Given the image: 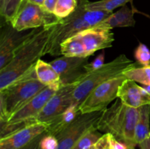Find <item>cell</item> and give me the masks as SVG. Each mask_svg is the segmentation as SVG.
Listing matches in <instances>:
<instances>
[{"instance_id":"7","label":"cell","mask_w":150,"mask_h":149,"mask_svg":"<svg viewBox=\"0 0 150 149\" xmlns=\"http://www.w3.org/2000/svg\"><path fill=\"white\" fill-rule=\"evenodd\" d=\"M126 78L122 74L95 88L79 106L81 114L105 110L113 100L118 98L119 89Z\"/></svg>"},{"instance_id":"16","label":"cell","mask_w":150,"mask_h":149,"mask_svg":"<svg viewBox=\"0 0 150 149\" xmlns=\"http://www.w3.org/2000/svg\"><path fill=\"white\" fill-rule=\"evenodd\" d=\"M80 115H81V112L79 107L72 105L62 113L47 122L48 127L45 132L56 137L70 126Z\"/></svg>"},{"instance_id":"11","label":"cell","mask_w":150,"mask_h":149,"mask_svg":"<svg viewBox=\"0 0 150 149\" xmlns=\"http://www.w3.org/2000/svg\"><path fill=\"white\" fill-rule=\"evenodd\" d=\"M89 63V57H66L56 58L50 64L59 75L62 86L81 81L88 74L85 65Z\"/></svg>"},{"instance_id":"27","label":"cell","mask_w":150,"mask_h":149,"mask_svg":"<svg viewBox=\"0 0 150 149\" xmlns=\"http://www.w3.org/2000/svg\"><path fill=\"white\" fill-rule=\"evenodd\" d=\"M58 147V140L57 137L46 132L42 134L40 141V149H57Z\"/></svg>"},{"instance_id":"8","label":"cell","mask_w":150,"mask_h":149,"mask_svg":"<svg viewBox=\"0 0 150 149\" xmlns=\"http://www.w3.org/2000/svg\"><path fill=\"white\" fill-rule=\"evenodd\" d=\"M59 20L54 13H48L42 6L25 0L11 26L18 32L44 27Z\"/></svg>"},{"instance_id":"4","label":"cell","mask_w":150,"mask_h":149,"mask_svg":"<svg viewBox=\"0 0 150 149\" xmlns=\"http://www.w3.org/2000/svg\"><path fill=\"white\" fill-rule=\"evenodd\" d=\"M136 67V63L127 58L125 54H121L113 61L104 64L95 71L88 73L74 90L73 105L79 107L95 88Z\"/></svg>"},{"instance_id":"31","label":"cell","mask_w":150,"mask_h":149,"mask_svg":"<svg viewBox=\"0 0 150 149\" xmlns=\"http://www.w3.org/2000/svg\"><path fill=\"white\" fill-rule=\"evenodd\" d=\"M111 149H127V145L122 142L114 138L111 134Z\"/></svg>"},{"instance_id":"34","label":"cell","mask_w":150,"mask_h":149,"mask_svg":"<svg viewBox=\"0 0 150 149\" xmlns=\"http://www.w3.org/2000/svg\"><path fill=\"white\" fill-rule=\"evenodd\" d=\"M26 1H30V2H32V3H35V4H39V5L40 6H42V4H43V2H44V0H26Z\"/></svg>"},{"instance_id":"13","label":"cell","mask_w":150,"mask_h":149,"mask_svg":"<svg viewBox=\"0 0 150 149\" xmlns=\"http://www.w3.org/2000/svg\"><path fill=\"white\" fill-rule=\"evenodd\" d=\"M81 37L88 56L99 50L112 46L114 41V33L111 29L95 26L79 33Z\"/></svg>"},{"instance_id":"5","label":"cell","mask_w":150,"mask_h":149,"mask_svg":"<svg viewBox=\"0 0 150 149\" xmlns=\"http://www.w3.org/2000/svg\"><path fill=\"white\" fill-rule=\"evenodd\" d=\"M88 0H79L77 8L68 17L59 19L52 25L44 54L57 56L61 54V44L68 38L91 28L85 17Z\"/></svg>"},{"instance_id":"9","label":"cell","mask_w":150,"mask_h":149,"mask_svg":"<svg viewBox=\"0 0 150 149\" xmlns=\"http://www.w3.org/2000/svg\"><path fill=\"white\" fill-rule=\"evenodd\" d=\"M103 111L79 115L70 126L56 136L58 140L57 149H73L83 134L92 129H98V122Z\"/></svg>"},{"instance_id":"23","label":"cell","mask_w":150,"mask_h":149,"mask_svg":"<svg viewBox=\"0 0 150 149\" xmlns=\"http://www.w3.org/2000/svg\"><path fill=\"white\" fill-rule=\"evenodd\" d=\"M131 1L132 0H100L94 2L88 1L86 4V7L89 10H103L112 13L114 9L122 7Z\"/></svg>"},{"instance_id":"22","label":"cell","mask_w":150,"mask_h":149,"mask_svg":"<svg viewBox=\"0 0 150 149\" xmlns=\"http://www.w3.org/2000/svg\"><path fill=\"white\" fill-rule=\"evenodd\" d=\"M25 0H0V14L7 24L13 23Z\"/></svg>"},{"instance_id":"28","label":"cell","mask_w":150,"mask_h":149,"mask_svg":"<svg viewBox=\"0 0 150 149\" xmlns=\"http://www.w3.org/2000/svg\"><path fill=\"white\" fill-rule=\"evenodd\" d=\"M104 60H105V53L102 52L101 53H100L99 55L95 58V60H93L92 62L87 63V64L85 65V70H86V71L88 73L95 71V70L101 67L104 64H105V63H104Z\"/></svg>"},{"instance_id":"17","label":"cell","mask_w":150,"mask_h":149,"mask_svg":"<svg viewBox=\"0 0 150 149\" xmlns=\"http://www.w3.org/2000/svg\"><path fill=\"white\" fill-rule=\"evenodd\" d=\"M136 24L134 18V12L128 6H122L120 10L111 13L107 18L103 20L96 26L114 29V28L130 27Z\"/></svg>"},{"instance_id":"36","label":"cell","mask_w":150,"mask_h":149,"mask_svg":"<svg viewBox=\"0 0 150 149\" xmlns=\"http://www.w3.org/2000/svg\"><path fill=\"white\" fill-rule=\"evenodd\" d=\"M127 149H135V147H133V146H127Z\"/></svg>"},{"instance_id":"3","label":"cell","mask_w":150,"mask_h":149,"mask_svg":"<svg viewBox=\"0 0 150 149\" xmlns=\"http://www.w3.org/2000/svg\"><path fill=\"white\" fill-rule=\"evenodd\" d=\"M45 87L38 80L35 68L0 91V120L5 123Z\"/></svg>"},{"instance_id":"35","label":"cell","mask_w":150,"mask_h":149,"mask_svg":"<svg viewBox=\"0 0 150 149\" xmlns=\"http://www.w3.org/2000/svg\"><path fill=\"white\" fill-rule=\"evenodd\" d=\"M89 149H98V148L96 147V145H93V146H92V147L90 148H89Z\"/></svg>"},{"instance_id":"32","label":"cell","mask_w":150,"mask_h":149,"mask_svg":"<svg viewBox=\"0 0 150 149\" xmlns=\"http://www.w3.org/2000/svg\"><path fill=\"white\" fill-rule=\"evenodd\" d=\"M42 134H41L39 137L35 138L33 141H32L30 143H29L27 145L24 146V147L22 148L21 149H40V139L41 137H42Z\"/></svg>"},{"instance_id":"20","label":"cell","mask_w":150,"mask_h":149,"mask_svg":"<svg viewBox=\"0 0 150 149\" xmlns=\"http://www.w3.org/2000/svg\"><path fill=\"white\" fill-rule=\"evenodd\" d=\"M139 117L135 129V140L137 145L150 136V105L139 108Z\"/></svg>"},{"instance_id":"19","label":"cell","mask_w":150,"mask_h":149,"mask_svg":"<svg viewBox=\"0 0 150 149\" xmlns=\"http://www.w3.org/2000/svg\"><path fill=\"white\" fill-rule=\"evenodd\" d=\"M61 54L66 57H89L79 34L64 40L61 44Z\"/></svg>"},{"instance_id":"25","label":"cell","mask_w":150,"mask_h":149,"mask_svg":"<svg viewBox=\"0 0 150 149\" xmlns=\"http://www.w3.org/2000/svg\"><path fill=\"white\" fill-rule=\"evenodd\" d=\"M103 134L98 129H92L83 134L76 143L73 149H89L95 145Z\"/></svg>"},{"instance_id":"12","label":"cell","mask_w":150,"mask_h":149,"mask_svg":"<svg viewBox=\"0 0 150 149\" xmlns=\"http://www.w3.org/2000/svg\"><path fill=\"white\" fill-rule=\"evenodd\" d=\"M48 124L34 122L0 138V149H21L46 131Z\"/></svg>"},{"instance_id":"33","label":"cell","mask_w":150,"mask_h":149,"mask_svg":"<svg viewBox=\"0 0 150 149\" xmlns=\"http://www.w3.org/2000/svg\"><path fill=\"white\" fill-rule=\"evenodd\" d=\"M139 145L141 149H150V136Z\"/></svg>"},{"instance_id":"2","label":"cell","mask_w":150,"mask_h":149,"mask_svg":"<svg viewBox=\"0 0 150 149\" xmlns=\"http://www.w3.org/2000/svg\"><path fill=\"white\" fill-rule=\"evenodd\" d=\"M140 109L125 105L117 98L110 108L103 111L98 122V129L111 134L114 138L127 146L137 145L135 140V129Z\"/></svg>"},{"instance_id":"14","label":"cell","mask_w":150,"mask_h":149,"mask_svg":"<svg viewBox=\"0 0 150 149\" xmlns=\"http://www.w3.org/2000/svg\"><path fill=\"white\" fill-rule=\"evenodd\" d=\"M118 98L129 107L139 108L144 105H150V94L136 82L126 78L120 86Z\"/></svg>"},{"instance_id":"10","label":"cell","mask_w":150,"mask_h":149,"mask_svg":"<svg viewBox=\"0 0 150 149\" xmlns=\"http://www.w3.org/2000/svg\"><path fill=\"white\" fill-rule=\"evenodd\" d=\"M80 82L62 86L36 117L35 122H48L72 106L73 104V92Z\"/></svg>"},{"instance_id":"1","label":"cell","mask_w":150,"mask_h":149,"mask_svg":"<svg viewBox=\"0 0 150 149\" xmlns=\"http://www.w3.org/2000/svg\"><path fill=\"white\" fill-rule=\"evenodd\" d=\"M52 25L32 29L15 52L11 61L0 70V91L3 90L35 68L45 56V46Z\"/></svg>"},{"instance_id":"6","label":"cell","mask_w":150,"mask_h":149,"mask_svg":"<svg viewBox=\"0 0 150 149\" xmlns=\"http://www.w3.org/2000/svg\"><path fill=\"white\" fill-rule=\"evenodd\" d=\"M61 86L60 83L45 86L26 105L10 116L7 122L1 123V137L35 122L36 117Z\"/></svg>"},{"instance_id":"26","label":"cell","mask_w":150,"mask_h":149,"mask_svg":"<svg viewBox=\"0 0 150 149\" xmlns=\"http://www.w3.org/2000/svg\"><path fill=\"white\" fill-rule=\"evenodd\" d=\"M134 56L139 64L142 66L150 65V51L146 45L139 44L135 50Z\"/></svg>"},{"instance_id":"18","label":"cell","mask_w":150,"mask_h":149,"mask_svg":"<svg viewBox=\"0 0 150 149\" xmlns=\"http://www.w3.org/2000/svg\"><path fill=\"white\" fill-rule=\"evenodd\" d=\"M35 74L38 80L45 86L60 83V77L58 73L50 63L43 60H38L35 65Z\"/></svg>"},{"instance_id":"29","label":"cell","mask_w":150,"mask_h":149,"mask_svg":"<svg viewBox=\"0 0 150 149\" xmlns=\"http://www.w3.org/2000/svg\"><path fill=\"white\" fill-rule=\"evenodd\" d=\"M98 149H111V134L105 133L95 144Z\"/></svg>"},{"instance_id":"21","label":"cell","mask_w":150,"mask_h":149,"mask_svg":"<svg viewBox=\"0 0 150 149\" xmlns=\"http://www.w3.org/2000/svg\"><path fill=\"white\" fill-rule=\"evenodd\" d=\"M123 74L127 79L143 85L142 87L150 94V65L130 69Z\"/></svg>"},{"instance_id":"24","label":"cell","mask_w":150,"mask_h":149,"mask_svg":"<svg viewBox=\"0 0 150 149\" xmlns=\"http://www.w3.org/2000/svg\"><path fill=\"white\" fill-rule=\"evenodd\" d=\"M78 4L79 0H58L54 14L59 19L65 18L76 10Z\"/></svg>"},{"instance_id":"15","label":"cell","mask_w":150,"mask_h":149,"mask_svg":"<svg viewBox=\"0 0 150 149\" xmlns=\"http://www.w3.org/2000/svg\"><path fill=\"white\" fill-rule=\"evenodd\" d=\"M12 26L2 31L0 37V70L4 68L13 58L21 44L27 38L29 33L21 34Z\"/></svg>"},{"instance_id":"30","label":"cell","mask_w":150,"mask_h":149,"mask_svg":"<svg viewBox=\"0 0 150 149\" xmlns=\"http://www.w3.org/2000/svg\"><path fill=\"white\" fill-rule=\"evenodd\" d=\"M58 0H44L42 7L48 13H54Z\"/></svg>"}]
</instances>
